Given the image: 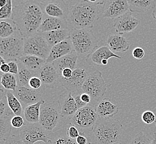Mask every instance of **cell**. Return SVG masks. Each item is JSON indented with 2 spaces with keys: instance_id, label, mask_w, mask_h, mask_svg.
Returning <instances> with one entry per match:
<instances>
[{
  "instance_id": "cell-54",
  "label": "cell",
  "mask_w": 156,
  "mask_h": 144,
  "mask_svg": "<svg viewBox=\"0 0 156 144\" xmlns=\"http://www.w3.org/2000/svg\"><path fill=\"white\" fill-rule=\"evenodd\" d=\"M43 144H53V142H52V141L51 140H49L48 142H43Z\"/></svg>"
},
{
  "instance_id": "cell-49",
  "label": "cell",
  "mask_w": 156,
  "mask_h": 144,
  "mask_svg": "<svg viewBox=\"0 0 156 144\" xmlns=\"http://www.w3.org/2000/svg\"><path fill=\"white\" fill-rule=\"evenodd\" d=\"M151 144H156V132L153 133L152 135V138L151 140Z\"/></svg>"
},
{
  "instance_id": "cell-16",
  "label": "cell",
  "mask_w": 156,
  "mask_h": 144,
  "mask_svg": "<svg viewBox=\"0 0 156 144\" xmlns=\"http://www.w3.org/2000/svg\"><path fill=\"white\" fill-rule=\"evenodd\" d=\"M42 84L48 88H53L59 81V74L52 63H45L38 72V75Z\"/></svg>"
},
{
  "instance_id": "cell-6",
  "label": "cell",
  "mask_w": 156,
  "mask_h": 144,
  "mask_svg": "<svg viewBox=\"0 0 156 144\" xmlns=\"http://www.w3.org/2000/svg\"><path fill=\"white\" fill-rule=\"evenodd\" d=\"M24 38L21 36H11L0 40V54L7 63L11 61L18 62L23 54Z\"/></svg>"
},
{
  "instance_id": "cell-4",
  "label": "cell",
  "mask_w": 156,
  "mask_h": 144,
  "mask_svg": "<svg viewBox=\"0 0 156 144\" xmlns=\"http://www.w3.org/2000/svg\"><path fill=\"white\" fill-rule=\"evenodd\" d=\"M70 39L74 49L81 58L90 56L98 45V41L91 28H72Z\"/></svg>"
},
{
  "instance_id": "cell-11",
  "label": "cell",
  "mask_w": 156,
  "mask_h": 144,
  "mask_svg": "<svg viewBox=\"0 0 156 144\" xmlns=\"http://www.w3.org/2000/svg\"><path fill=\"white\" fill-rule=\"evenodd\" d=\"M88 75L85 69L76 68L73 70L71 78L69 79L59 78V82L63 87L65 88L70 93L80 94L83 92V85Z\"/></svg>"
},
{
  "instance_id": "cell-32",
  "label": "cell",
  "mask_w": 156,
  "mask_h": 144,
  "mask_svg": "<svg viewBox=\"0 0 156 144\" xmlns=\"http://www.w3.org/2000/svg\"><path fill=\"white\" fill-rule=\"evenodd\" d=\"M16 30H18L12 21H2L0 22V36L2 38H9L13 36Z\"/></svg>"
},
{
  "instance_id": "cell-12",
  "label": "cell",
  "mask_w": 156,
  "mask_h": 144,
  "mask_svg": "<svg viewBox=\"0 0 156 144\" xmlns=\"http://www.w3.org/2000/svg\"><path fill=\"white\" fill-rule=\"evenodd\" d=\"M129 11V5L127 0L105 1L102 6L101 15L104 18H118Z\"/></svg>"
},
{
  "instance_id": "cell-7",
  "label": "cell",
  "mask_w": 156,
  "mask_h": 144,
  "mask_svg": "<svg viewBox=\"0 0 156 144\" xmlns=\"http://www.w3.org/2000/svg\"><path fill=\"white\" fill-rule=\"evenodd\" d=\"M51 49L42 33L37 32L24 38V55L34 56L47 60Z\"/></svg>"
},
{
  "instance_id": "cell-18",
  "label": "cell",
  "mask_w": 156,
  "mask_h": 144,
  "mask_svg": "<svg viewBox=\"0 0 156 144\" xmlns=\"http://www.w3.org/2000/svg\"><path fill=\"white\" fill-rule=\"evenodd\" d=\"M74 49L72 42L69 37L63 42L54 45L51 48L49 55L46 60V63H53L55 60L69 54Z\"/></svg>"
},
{
  "instance_id": "cell-35",
  "label": "cell",
  "mask_w": 156,
  "mask_h": 144,
  "mask_svg": "<svg viewBox=\"0 0 156 144\" xmlns=\"http://www.w3.org/2000/svg\"><path fill=\"white\" fill-rule=\"evenodd\" d=\"M129 144H151V141L144 132H140L132 139Z\"/></svg>"
},
{
  "instance_id": "cell-3",
  "label": "cell",
  "mask_w": 156,
  "mask_h": 144,
  "mask_svg": "<svg viewBox=\"0 0 156 144\" xmlns=\"http://www.w3.org/2000/svg\"><path fill=\"white\" fill-rule=\"evenodd\" d=\"M123 130L120 121L99 117L93 131L98 144H114L120 141Z\"/></svg>"
},
{
  "instance_id": "cell-44",
  "label": "cell",
  "mask_w": 156,
  "mask_h": 144,
  "mask_svg": "<svg viewBox=\"0 0 156 144\" xmlns=\"http://www.w3.org/2000/svg\"><path fill=\"white\" fill-rule=\"evenodd\" d=\"M7 63L9 67V73L15 75H17L19 71L18 63L16 61H11Z\"/></svg>"
},
{
  "instance_id": "cell-10",
  "label": "cell",
  "mask_w": 156,
  "mask_h": 144,
  "mask_svg": "<svg viewBox=\"0 0 156 144\" xmlns=\"http://www.w3.org/2000/svg\"><path fill=\"white\" fill-rule=\"evenodd\" d=\"M51 134L39 123H28L21 128L19 136L24 144H34L38 141L48 142Z\"/></svg>"
},
{
  "instance_id": "cell-8",
  "label": "cell",
  "mask_w": 156,
  "mask_h": 144,
  "mask_svg": "<svg viewBox=\"0 0 156 144\" xmlns=\"http://www.w3.org/2000/svg\"><path fill=\"white\" fill-rule=\"evenodd\" d=\"M99 116L96 113L95 106L87 105L84 108L78 109V111L70 118V123L78 129L91 131L98 120Z\"/></svg>"
},
{
  "instance_id": "cell-51",
  "label": "cell",
  "mask_w": 156,
  "mask_h": 144,
  "mask_svg": "<svg viewBox=\"0 0 156 144\" xmlns=\"http://www.w3.org/2000/svg\"><path fill=\"white\" fill-rule=\"evenodd\" d=\"M0 63H1V65H2V64L7 63V62L5 60V59L3 58V57L0 56Z\"/></svg>"
},
{
  "instance_id": "cell-55",
  "label": "cell",
  "mask_w": 156,
  "mask_h": 144,
  "mask_svg": "<svg viewBox=\"0 0 156 144\" xmlns=\"http://www.w3.org/2000/svg\"><path fill=\"white\" fill-rule=\"evenodd\" d=\"M121 144V143H119V142H118V143H116V144Z\"/></svg>"
},
{
  "instance_id": "cell-13",
  "label": "cell",
  "mask_w": 156,
  "mask_h": 144,
  "mask_svg": "<svg viewBox=\"0 0 156 144\" xmlns=\"http://www.w3.org/2000/svg\"><path fill=\"white\" fill-rule=\"evenodd\" d=\"M40 5L46 16L67 20L68 6L64 1H41Z\"/></svg>"
},
{
  "instance_id": "cell-5",
  "label": "cell",
  "mask_w": 156,
  "mask_h": 144,
  "mask_svg": "<svg viewBox=\"0 0 156 144\" xmlns=\"http://www.w3.org/2000/svg\"><path fill=\"white\" fill-rule=\"evenodd\" d=\"M62 117L58 101L44 103L41 108L38 123L47 132L52 134L61 128Z\"/></svg>"
},
{
  "instance_id": "cell-34",
  "label": "cell",
  "mask_w": 156,
  "mask_h": 144,
  "mask_svg": "<svg viewBox=\"0 0 156 144\" xmlns=\"http://www.w3.org/2000/svg\"><path fill=\"white\" fill-rule=\"evenodd\" d=\"M13 1L12 0H7V4L0 9V18L2 20H9L12 18L13 13Z\"/></svg>"
},
{
  "instance_id": "cell-46",
  "label": "cell",
  "mask_w": 156,
  "mask_h": 144,
  "mask_svg": "<svg viewBox=\"0 0 156 144\" xmlns=\"http://www.w3.org/2000/svg\"><path fill=\"white\" fill-rule=\"evenodd\" d=\"M74 97L76 105L78 106V109L84 108V107L87 105V104L83 102V101L81 100V99H80V94H76V95L74 96Z\"/></svg>"
},
{
  "instance_id": "cell-47",
  "label": "cell",
  "mask_w": 156,
  "mask_h": 144,
  "mask_svg": "<svg viewBox=\"0 0 156 144\" xmlns=\"http://www.w3.org/2000/svg\"><path fill=\"white\" fill-rule=\"evenodd\" d=\"M80 99L83 101V102L87 104H89L91 101V97L89 94H87V93H83L80 94Z\"/></svg>"
},
{
  "instance_id": "cell-21",
  "label": "cell",
  "mask_w": 156,
  "mask_h": 144,
  "mask_svg": "<svg viewBox=\"0 0 156 144\" xmlns=\"http://www.w3.org/2000/svg\"><path fill=\"white\" fill-rule=\"evenodd\" d=\"M78 58V54L75 50H73L69 54L55 60L52 64L60 75L61 72L64 69L69 68L73 70H75L76 68Z\"/></svg>"
},
{
  "instance_id": "cell-9",
  "label": "cell",
  "mask_w": 156,
  "mask_h": 144,
  "mask_svg": "<svg viewBox=\"0 0 156 144\" xmlns=\"http://www.w3.org/2000/svg\"><path fill=\"white\" fill-rule=\"evenodd\" d=\"M82 90L83 93L89 94L91 98H101L105 95L107 87L101 72L97 70L88 75L83 85Z\"/></svg>"
},
{
  "instance_id": "cell-48",
  "label": "cell",
  "mask_w": 156,
  "mask_h": 144,
  "mask_svg": "<svg viewBox=\"0 0 156 144\" xmlns=\"http://www.w3.org/2000/svg\"><path fill=\"white\" fill-rule=\"evenodd\" d=\"M0 70L2 73L6 74L9 73V67L8 63H6L1 65L0 66Z\"/></svg>"
},
{
  "instance_id": "cell-27",
  "label": "cell",
  "mask_w": 156,
  "mask_h": 144,
  "mask_svg": "<svg viewBox=\"0 0 156 144\" xmlns=\"http://www.w3.org/2000/svg\"><path fill=\"white\" fill-rule=\"evenodd\" d=\"M130 12L144 13L155 9L156 1L153 0H130L128 1Z\"/></svg>"
},
{
  "instance_id": "cell-31",
  "label": "cell",
  "mask_w": 156,
  "mask_h": 144,
  "mask_svg": "<svg viewBox=\"0 0 156 144\" xmlns=\"http://www.w3.org/2000/svg\"><path fill=\"white\" fill-rule=\"evenodd\" d=\"M1 84L5 90L15 92L18 87V81L15 75L9 73L6 74L1 73Z\"/></svg>"
},
{
  "instance_id": "cell-1",
  "label": "cell",
  "mask_w": 156,
  "mask_h": 144,
  "mask_svg": "<svg viewBox=\"0 0 156 144\" xmlns=\"http://www.w3.org/2000/svg\"><path fill=\"white\" fill-rule=\"evenodd\" d=\"M12 21L23 38L38 32L45 15L39 1H13Z\"/></svg>"
},
{
  "instance_id": "cell-28",
  "label": "cell",
  "mask_w": 156,
  "mask_h": 144,
  "mask_svg": "<svg viewBox=\"0 0 156 144\" xmlns=\"http://www.w3.org/2000/svg\"><path fill=\"white\" fill-rule=\"evenodd\" d=\"M13 113L12 110L7 112V113L1 117L0 119V141H6L10 136L11 131V121L13 117Z\"/></svg>"
},
{
  "instance_id": "cell-37",
  "label": "cell",
  "mask_w": 156,
  "mask_h": 144,
  "mask_svg": "<svg viewBox=\"0 0 156 144\" xmlns=\"http://www.w3.org/2000/svg\"><path fill=\"white\" fill-rule=\"evenodd\" d=\"M66 133L70 138L75 140L80 135V131L76 126L70 123L66 128Z\"/></svg>"
},
{
  "instance_id": "cell-42",
  "label": "cell",
  "mask_w": 156,
  "mask_h": 144,
  "mask_svg": "<svg viewBox=\"0 0 156 144\" xmlns=\"http://www.w3.org/2000/svg\"><path fill=\"white\" fill-rule=\"evenodd\" d=\"M3 144H24L20 136L12 135L10 136Z\"/></svg>"
},
{
  "instance_id": "cell-43",
  "label": "cell",
  "mask_w": 156,
  "mask_h": 144,
  "mask_svg": "<svg viewBox=\"0 0 156 144\" xmlns=\"http://www.w3.org/2000/svg\"><path fill=\"white\" fill-rule=\"evenodd\" d=\"M144 51L141 47H136L132 51V56L137 59H141L144 56Z\"/></svg>"
},
{
  "instance_id": "cell-19",
  "label": "cell",
  "mask_w": 156,
  "mask_h": 144,
  "mask_svg": "<svg viewBox=\"0 0 156 144\" xmlns=\"http://www.w3.org/2000/svg\"><path fill=\"white\" fill-rule=\"evenodd\" d=\"M60 29H72L66 20L48 17L45 16L42 24L39 27L38 32L45 33L53 31L58 30Z\"/></svg>"
},
{
  "instance_id": "cell-39",
  "label": "cell",
  "mask_w": 156,
  "mask_h": 144,
  "mask_svg": "<svg viewBox=\"0 0 156 144\" xmlns=\"http://www.w3.org/2000/svg\"><path fill=\"white\" fill-rule=\"evenodd\" d=\"M11 109H9V106L8 105L7 99L5 95L2 98H1L0 101V115L1 117L3 116V115L6 114L8 111H9Z\"/></svg>"
},
{
  "instance_id": "cell-33",
  "label": "cell",
  "mask_w": 156,
  "mask_h": 144,
  "mask_svg": "<svg viewBox=\"0 0 156 144\" xmlns=\"http://www.w3.org/2000/svg\"><path fill=\"white\" fill-rule=\"evenodd\" d=\"M49 139L53 144H77L75 140L70 138L66 132L60 131V129L51 134Z\"/></svg>"
},
{
  "instance_id": "cell-25",
  "label": "cell",
  "mask_w": 156,
  "mask_h": 144,
  "mask_svg": "<svg viewBox=\"0 0 156 144\" xmlns=\"http://www.w3.org/2000/svg\"><path fill=\"white\" fill-rule=\"evenodd\" d=\"M18 62H21L28 69L36 73L38 75V72L45 64L46 60L34 56L23 55Z\"/></svg>"
},
{
  "instance_id": "cell-2",
  "label": "cell",
  "mask_w": 156,
  "mask_h": 144,
  "mask_svg": "<svg viewBox=\"0 0 156 144\" xmlns=\"http://www.w3.org/2000/svg\"><path fill=\"white\" fill-rule=\"evenodd\" d=\"M105 1H80L68 6L67 21L72 28H91L98 18L99 5Z\"/></svg>"
},
{
  "instance_id": "cell-41",
  "label": "cell",
  "mask_w": 156,
  "mask_h": 144,
  "mask_svg": "<svg viewBox=\"0 0 156 144\" xmlns=\"http://www.w3.org/2000/svg\"><path fill=\"white\" fill-rule=\"evenodd\" d=\"M77 144H91L90 138L87 137L84 131H80V135L75 139Z\"/></svg>"
},
{
  "instance_id": "cell-45",
  "label": "cell",
  "mask_w": 156,
  "mask_h": 144,
  "mask_svg": "<svg viewBox=\"0 0 156 144\" xmlns=\"http://www.w3.org/2000/svg\"><path fill=\"white\" fill-rule=\"evenodd\" d=\"M73 73V70L71 69L66 68L62 70L59 75V78H63L64 79H69L72 77Z\"/></svg>"
},
{
  "instance_id": "cell-36",
  "label": "cell",
  "mask_w": 156,
  "mask_h": 144,
  "mask_svg": "<svg viewBox=\"0 0 156 144\" xmlns=\"http://www.w3.org/2000/svg\"><path fill=\"white\" fill-rule=\"evenodd\" d=\"M141 118L144 123L151 124L156 121V117L153 112L150 110H147L142 113Z\"/></svg>"
},
{
  "instance_id": "cell-53",
  "label": "cell",
  "mask_w": 156,
  "mask_h": 144,
  "mask_svg": "<svg viewBox=\"0 0 156 144\" xmlns=\"http://www.w3.org/2000/svg\"><path fill=\"white\" fill-rule=\"evenodd\" d=\"M152 17H153L155 20L156 21V10L155 11H154L153 12H152Z\"/></svg>"
},
{
  "instance_id": "cell-23",
  "label": "cell",
  "mask_w": 156,
  "mask_h": 144,
  "mask_svg": "<svg viewBox=\"0 0 156 144\" xmlns=\"http://www.w3.org/2000/svg\"><path fill=\"white\" fill-rule=\"evenodd\" d=\"M70 29H60L42 33L49 47L52 48L54 45L63 42L70 36Z\"/></svg>"
},
{
  "instance_id": "cell-38",
  "label": "cell",
  "mask_w": 156,
  "mask_h": 144,
  "mask_svg": "<svg viewBox=\"0 0 156 144\" xmlns=\"http://www.w3.org/2000/svg\"><path fill=\"white\" fill-rule=\"evenodd\" d=\"M11 123L13 128L20 129L24 126V119L22 116L15 115L12 117Z\"/></svg>"
},
{
  "instance_id": "cell-30",
  "label": "cell",
  "mask_w": 156,
  "mask_h": 144,
  "mask_svg": "<svg viewBox=\"0 0 156 144\" xmlns=\"http://www.w3.org/2000/svg\"><path fill=\"white\" fill-rule=\"evenodd\" d=\"M6 95L8 105L13 114L17 116H22V114L23 115L24 109L13 92L11 90H6Z\"/></svg>"
},
{
  "instance_id": "cell-50",
  "label": "cell",
  "mask_w": 156,
  "mask_h": 144,
  "mask_svg": "<svg viewBox=\"0 0 156 144\" xmlns=\"http://www.w3.org/2000/svg\"><path fill=\"white\" fill-rule=\"evenodd\" d=\"M7 0H0V7L2 8L7 4Z\"/></svg>"
},
{
  "instance_id": "cell-17",
  "label": "cell",
  "mask_w": 156,
  "mask_h": 144,
  "mask_svg": "<svg viewBox=\"0 0 156 144\" xmlns=\"http://www.w3.org/2000/svg\"><path fill=\"white\" fill-rule=\"evenodd\" d=\"M60 115L62 117H72L78 111V108L72 93H65L58 99Z\"/></svg>"
},
{
  "instance_id": "cell-40",
  "label": "cell",
  "mask_w": 156,
  "mask_h": 144,
  "mask_svg": "<svg viewBox=\"0 0 156 144\" xmlns=\"http://www.w3.org/2000/svg\"><path fill=\"white\" fill-rule=\"evenodd\" d=\"M42 82L38 77H33L29 81V87L31 89L37 90L42 86Z\"/></svg>"
},
{
  "instance_id": "cell-52",
  "label": "cell",
  "mask_w": 156,
  "mask_h": 144,
  "mask_svg": "<svg viewBox=\"0 0 156 144\" xmlns=\"http://www.w3.org/2000/svg\"><path fill=\"white\" fill-rule=\"evenodd\" d=\"M108 60L104 59V60H102V62H101V64L103 65V66H106V65L108 64Z\"/></svg>"
},
{
  "instance_id": "cell-22",
  "label": "cell",
  "mask_w": 156,
  "mask_h": 144,
  "mask_svg": "<svg viewBox=\"0 0 156 144\" xmlns=\"http://www.w3.org/2000/svg\"><path fill=\"white\" fill-rule=\"evenodd\" d=\"M106 43L113 52H125L129 50V45L127 40L121 34H110Z\"/></svg>"
},
{
  "instance_id": "cell-24",
  "label": "cell",
  "mask_w": 156,
  "mask_h": 144,
  "mask_svg": "<svg viewBox=\"0 0 156 144\" xmlns=\"http://www.w3.org/2000/svg\"><path fill=\"white\" fill-rule=\"evenodd\" d=\"M111 58H116L121 59V57L111 51L108 46H101L94 52L91 54V59L93 63L98 65L101 66V62L103 60H108Z\"/></svg>"
},
{
  "instance_id": "cell-15",
  "label": "cell",
  "mask_w": 156,
  "mask_h": 144,
  "mask_svg": "<svg viewBox=\"0 0 156 144\" xmlns=\"http://www.w3.org/2000/svg\"><path fill=\"white\" fill-rule=\"evenodd\" d=\"M140 23V20L133 16L132 12L129 11L115 19L114 27L117 33L119 34H122L135 30Z\"/></svg>"
},
{
  "instance_id": "cell-29",
  "label": "cell",
  "mask_w": 156,
  "mask_h": 144,
  "mask_svg": "<svg viewBox=\"0 0 156 144\" xmlns=\"http://www.w3.org/2000/svg\"><path fill=\"white\" fill-rule=\"evenodd\" d=\"M17 63L19 67V71L17 74L18 85L24 86L26 87H30L29 81L30 78L33 77H38V74L28 69L21 62H17Z\"/></svg>"
},
{
  "instance_id": "cell-26",
  "label": "cell",
  "mask_w": 156,
  "mask_h": 144,
  "mask_svg": "<svg viewBox=\"0 0 156 144\" xmlns=\"http://www.w3.org/2000/svg\"><path fill=\"white\" fill-rule=\"evenodd\" d=\"M45 103L43 99H42L38 102L28 105L24 108L23 117L27 123H38L41 108Z\"/></svg>"
},
{
  "instance_id": "cell-14",
  "label": "cell",
  "mask_w": 156,
  "mask_h": 144,
  "mask_svg": "<svg viewBox=\"0 0 156 144\" xmlns=\"http://www.w3.org/2000/svg\"><path fill=\"white\" fill-rule=\"evenodd\" d=\"M14 93L24 109L28 105L35 104L41 100L43 90L33 89L30 87L19 85Z\"/></svg>"
},
{
  "instance_id": "cell-20",
  "label": "cell",
  "mask_w": 156,
  "mask_h": 144,
  "mask_svg": "<svg viewBox=\"0 0 156 144\" xmlns=\"http://www.w3.org/2000/svg\"><path fill=\"white\" fill-rule=\"evenodd\" d=\"M95 107L99 117L101 118H112L119 110V106L113 104L108 98L101 100Z\"/></svg>"
}]
</instances>
